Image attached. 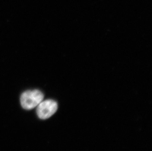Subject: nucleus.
I'll list each match as a JSON object with an SVG mask.
<instances>
[{
	"label": "nucleus",
	"instance_id": "obj_1",
	"mask_svg": "<svg viewBox=\"0 0 152 151\" xmlns=\"http://www.w3.org/2000/svg\"><path fill=\"white\" fill-rule=\"evenodd\" d=\"M43 98L44 95L40 90H28L22 94L20 103L25 110H32L37 107Z\"/></svg>",
	"mask_w": 152,
	"mask_h": 151
},
{
	"label": "nucleus",
	"instance_id": "obj_2",
	"mask_svg": "<svg viewBox=\"0 0 152 151\" xmlns=\"http://www.w3.org/2000/svg\"><path fill=\"white\" fill-rule=\"evenodd\" d=\"M37 108V113L39 118L45 120L49 118L58 110L57 102L51 99L42 101Z\"/></svg>",
	"mask_w": 152,
	"mask_h": 151
}]
</instances>
